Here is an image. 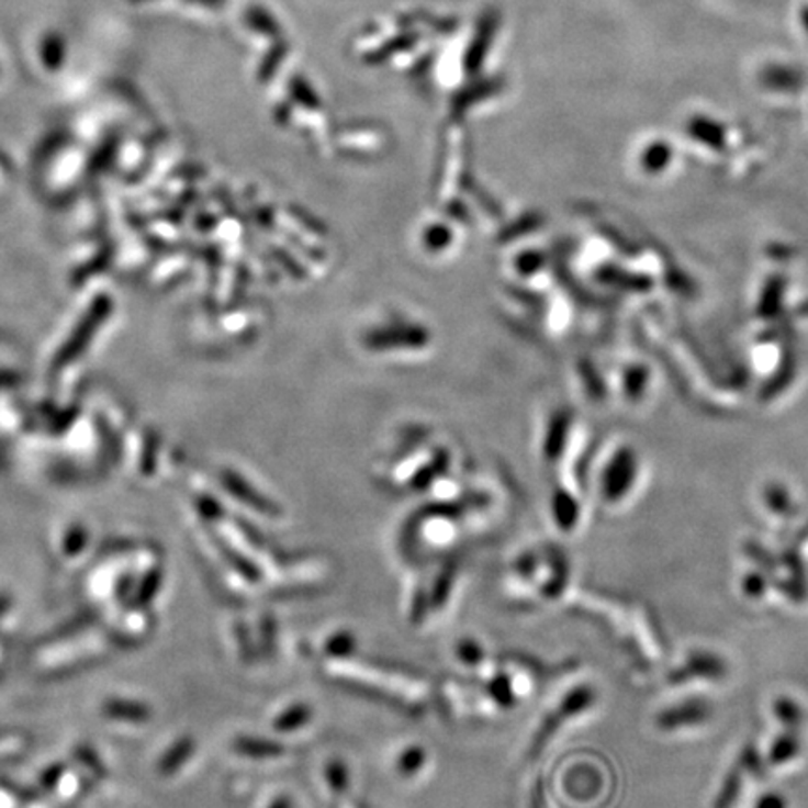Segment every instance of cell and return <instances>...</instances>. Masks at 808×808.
I'll return each instance as SVG.
<instances>
[{"instance_id":"cell-3","label":"cell","mask_w":808,"mask_h":808,"mask_svg":"<svg viewBox=\"0 0 808 808\" xmlns=\"http://www.w3.org/2000/svg\"><path fill=\"white\" fill-rule=\"evenodd\" d=\"M411 751H403L397 758V770L403 777H408L412 773L424 770L425 756L424 747H408Z\"/></svg>"},{"instance_id":"cell-6","label":"cell","mask_w":808,"mask_h":808,"mask_svg":"<svg viewBox=\"0 0 808 808\" xmlns=\"http://www.w3.org/2000/svg\"><path fill=\"white\" fill-rule=\"evenodd\" d=\"M132 2H146V0H132Z\"/></svg>"},{"instance_id":"cell-1","label":"cell","mask_w":808,"mask_h":808,"mask_svg":"<svg viewBox=\"0 0 808 808\" xmlns=\"http://www.w3.org/2000/svg\"><path fill=\"white\" fill-rule=\"evenodd\" d=\"M40 60L44 64V68L49 71H57L63 68L68 55V44L63 34L57 31L45 32L40 40Z\"/></svg>"},{"instance_id":"cell-5","label":"cell","mask_w":808,"mask_h":808,"mask_svg":"<svg viewBox=\"0 0 808 808\" xmlns=\"http://www.w3.org/2000/svg\"><path fill=\"white\" fill-rule=\"evenodd\" d=\"M758 808H784V803L781 797H764L758 803Z\"/></svg>"},{"instance_id":"cell-2","label":"cell","mask_w":808,"mask_h":808,"mask_svg":"<svg viewBox=\"0 0 808 808\" xmlns=\"http://www.w3.org/2000/svg\"><path fill=\"white\" fill-rule=\"evenodd\" d=\"M311 720L313 707L307 706V702H291L276 717V728L281 732H296L311 725Z\"/></svg>"},{"instance_id":"cell-4","label":"cell","mask_w":808,"mask_h":808,"mask_svg":"<svg viewBox=\"0 0 808 808\" xmlns=\"http://www.w3.org/2000/svg\"><path fill=\"white\" fill-rule=\"evenodd\" d=\"M702 717H706V707L700 706H688L687 709H683L682 714L677 709H672L669 714L664 715V722H669V727H682V725H693L698 722Z\"/></svg>"}]
</instances>
